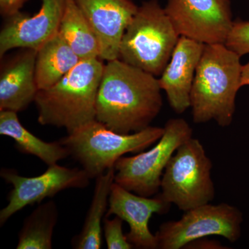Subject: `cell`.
<instances>
[{"label": "cell", "mask_w": 249, "mask_h": 249, "mask_svg": "<svg viewBox=\"0 0 249 249\" xmlns=\"http://www.w3.org/2000/svg\"><path fill=\"white\" fill-rule=\"evenodd\" d=\"M115 169L109 168L96 178L92 200L81 232L72 240L73 249H99L102 247L103 217L109 206L111 186L114 183Z\"/></svg>", "instance_id": "cell-18"}, {"label": "cell", "mask_w": 249, "mask_h": 249, "mask_svg": "<svg viewBox=\"0 0 249 249\" xmlns=\"http://www.w3.org/2000/svg\"><path fill=\"white\" fill-rule=\"evenodd\" d=\"M212 168L200 141L191 137L178 147L165 167L160 196L183 211L211 203L215 196Z\"/></svg>", "instance_id": "cell-6"}, {"label": "cell", "mask_w": 249, "mask_h": 249, "mask_svg": "<svg viewBox=\"0 0 249 249\" xmlns=\"http://www.w3.org/2000/svg\"><path fill=\"white\" fill-rule=\"evenodd\" d=\"M204 44L181 36L169 62L159 80L170 107L177 114H183L191 106L190 96L196 67Z\"/></svg>", "instance_id": "cell-15"}, {"label": "cell", "mask_w": 249, "mask_h": 249, "mask_svg": "<svg viewBox=\"0 0 249 249\" xmlns=\"http://www.w3.org/2000/svg\"><path fill=\"white\" fill-rule=\"evenodd\" d=\"M104 66L101 58L80 60L55 84L39 90L34 101L39 124L64 127L71 133L96 120V100Z\"/></svg>", "instance_id": "cell-3"}, {"label": "cell", "mask_w": 249, "mask_h": 249, "mask_svg": "<svg viewBox=\"0 0 249 249\" xmlns=\"http://www.w3.org/2000/svg\"><path fill=\"white\" fill-rule=\"evenodd\" d=\"M225 45L240 57L249 53V21H234Z\"/></svg>", "instance_id": "cell-22"}, {"label": "cell", "mask_w": 249, "mask_h": 249, "mask_svg": "<svg viewBox=\"0 0 249 249\" xmlns=\"http://www.w3.org/2000/svg\"><path fill=\"white\" fill-rule=\"evenodd\" d=\"M99 39L101 59L119 58L121 40L138 9L132 0H73Z\"/></svg>", "instance_id": "cell-13"}, {"label": "cell", "mask_w": 249, "mask_h": 249, "mask_svg": "<svg viewBox=\"0 0 249 249\" xmlns=\"http://www.w3.org/2000/svg\"><path fill=\"white\" fill-rule=\"evenodd\" d=\"M159 80L119 58L105 64L96 100V120L120 134L150 126L163 101Z\"/></svg>", "instance_id": "cell-1"}, {"label": "cell", "mask_w": 249, "mask_h": 249, "mask_svg": "<svg viewBox=\"0 0 249 249\" xmlns=\"http://www.w3.org/2000/svg\"><path fill=\"white\" fill-rule=\"evenodd\" d=\"M243 214L235 206L211 203L184 211L178 220L160 224L156 232L159 249H180L193 241L221 236L234 243L241 237Z\"/></svg>", "instance_id": "cell-8"}, {"label": "cell", "mask_w": 249, "mask_h": 249, "mask_svg": "<svg viewBox=\"0 0 249 249\" xmlns=\"http://www.w3.org/2000/svg\"><path fill=\"white\" fill-rule=\"evenodd\" d=\"M18 113L0 111V134L11 137L19 152L36 156L48 165L56 164L70 156L60 142H46L29 132L21 124Z\"/></svg>", "instance_id": "cell-17"}, {"label": "cell", "mask_w": 249, "mask_h": 249, "mask_svg": "<svg viewBox=\"0 0 249 249\" xmlns=\"http://www.w3.org/2000/svg\"><path fill=\"white\" fill-rule=\"evenodd\" d=\"M121 218L115 216L109 219L105 217L103 220V231L106 245L109 249H131L134 246L127 240V236L123 231V223Z\"/></svg>", "instance_id": "cell-21"}, {"label": "cell", "mask_w": 249, "mask_h": 249, "mask_svg": "<svg viewBox=\"0 0 249 249\" xmlns=\"http://www.w3.org/2000/svg\"><path fill=\"white\" fill-rule=\"evenodd\" d=\"M171 204L160 193L152 196H139L114 182L109 198V209L106 217L118 216L128 224L126 234L129 242L137 249H158L157 237L150 232L149 221L153 214L169 212Z\"/></svg>", "instance_id": "cell-12"}, {"label": "cell", "mask_w": 249, "mask_h": 249, "mask_svg": "<svg viewBox=\"0 0 249 249\" xmlns=\"http://www.w3.org/2000/svg\"><path fill=\"white\" fill-rule=\"evenodd\" d=\"M180 37L157 0L144 1L124 31L118 58L153 76H160Z\"/></svg>", "instance_id": "cell-4"}, {"label": "cell", "mask_w": 249, "mask_h": 249, "mask_svg": "<svg viewBox=\"0 0 249 249\" xmlns=\"http://www.w3.org/2000/svg\"><path fill=\"white\" fill-rule=\"evenodd\" d=\"M33 16L18 12L6 18L0 31V57L16 49L37 51L59 31L67 0H41Z\"/></svg>", "instance_id": "cell-11"}, {"label": "cell", "mask_w": 249, "mask_h": 249, "mask_svg": "<svg viewBox=\"0 0 249 249\" xmlns=\"http://www.w3.org/2000/svg\"><path fill=\"white\" fill-rule=\"evenodd\" d=\"M58 33L80 60L101 58L99 39L73 0H67Z\"/></svg>", "instance_id": "cell-19"}, {"label": "cell", "mask_w": 249, "mask_h": 249, "mask_svg": "<svg viewBox=\"0 0 249 249\" xmlns=\"http://www.w3.org/2000/svg\"><path fill=\"white\" fill-rule=\"evenodd\" d=\"M193 129L183 119H171L157 143L146 152L122 157L114 165V182L139 196H155L160 190L165 167L178 147L193 137Z\"/></svg>", "instance_id": "cell-7"}, {"label": "cell", "mask_w": 249, "mask_h": 249, "mask_svg": "<svg viewBox=\"0 0 249 249\" xmlns=\"http://www.w3.org/2000/svg\"><path fill=\"white\" fill-rule=\"evenodd\" d=\"M37 51L19 49L1 58L0 111L19 112L35 101L39 89L36 79Z\"/></svg>", "instance_id": "cell-14"}, {"label": "cell", "mask_w": 249, "mask_h": 249, "mask_svg": "<svg viewBox=\"0 0 249 249\" xmlns=\"http://www.w3.org/2000/svg\"><path fill=\"white\" fill-rule=\"evenodd\" d=\"M164 127L149 126L134 133H118L93 120L60 139L70 156L78 160L90 178H96L114 168L127 153H139L158 142Z\"/></svg>", "instance_id": "cell-5"}, {"label": "cell", "mask_w": 249, "mask_h": 249, "mask_svg": "<svg viewBox=\"0 0 249 249\" xmlns=\"http://www.w3.org/2000/svg\"><path fill=\"white\" fill-rule=\"evenodd\" d=\"M241 85L242 87L249 86V62L242 65L241 72Z\"/></svg>", "instance_id": "cell-25"}, {"label": "cell", "mask_w": 249, "mask_h": 249, "mask_svg": "<svg viewBox=\"0 0 249 249\" xmlns=\"http://www.w3.org/2000/svg\"><path fill=\"white\" fill-rule=\"evenodd\" d=\"M165 10L180 36L204 45L225 44L234 22L229 0H168Z\"/></svg>", "instance_id": "cell-10"}, {"label": "cell", "mask_w": 249, "mask_h": 249, "mask_svg": "<svg viewBox=\"0 0 249 249\" xmlns=\"http://www.w3.org/2000/svg\"><path fill=\"white\" fill-rule=\"evenodd\" d=\"M80 60L58 33L37 50L36 79L39 90L55 84Z\"/></svg>", "instance_id": "cell-16"}, {"label": "cell", "mask_w": 249, "mask_h": 249, "mask_svg": "<svg viewBox=\"0 0 249 249\" xmlns=\"http://www.w3.org/2000/svg\"><path fill=\"white\" fill-rule=\"evenodd\" d=\"M184 249H227V247H224L220 242H217L216 240H207L206 237H204V238L193 241L187 245Z\"/></svg>", "instance_id": "cell-24"}, {"label": "cell", "mask_w": 249, "mask_h": 249, "mask_svg": "<svg viewBox=\"0 0 249 249\" xmlns=\"http://www.w3.org/2000/svg\"><path fill=\"white\" fill-rule=\"evenodd\" d=\"M28 0H0V13L5 18L21 11Z\"/></svg>", "instance_id": "cell-23"}, {"label": "cell", "mask_w": 249, "mask_h": 249, "mask_svg": "<svg viewBox=\"0 0 249 249\" xmlns=\"http://www.w3.org/2000/svg\"><path fill=\"white\" fill-rule=\"evenodd\" d=\"M240 58L225 44L204 45L190 96L195 124L214 121L222 127L232 124L242 88Z\"/></svg>", "instance_id": "cell-2"}, {"label": "cell", "mask_w": 249, "mask_h": 249, "mask_svg": "<svg viewBox=\"0 0 249 249\" xmlns=\"http://www.w3.org/2000/svg\"><path fill=\"white\" fill-rule=\"evenodd\" d=\"M0 175L13 186L8 195L7 206L0 211L1 226L29 205L40 204L66 189L86 188L91 178L83 168H67L57 163L49 165L45 173L34 178L21 176L14 170L6 168L1 170Z\"/></svg>", "instance_id": "cell-9"}, {"label": "cell", "mask_w": 249, "mask_h": 249, "mask_svg": "<svg viewBox=\"0 0 249 249\" xmlns=\"http://www.w3.org/2000/svg\"><path fill=\"white\" fill-rule=\"evenodd\" d=\"M58 217V209L53 201L40 204L24 220L17 249H52V237Z\"/></svg>", "instance_id": "cell-20"}]
</instances>
